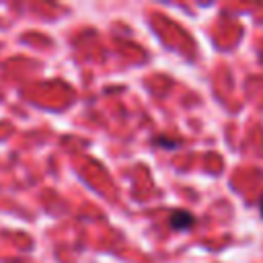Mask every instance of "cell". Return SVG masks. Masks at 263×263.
Here are the masks:
<instances>
[{
    "instance_id": "6da1fadb",
    "label": "cell",
    "mask_w": 263,
    "mask_h": 263,
    "mask_svg": "<svg viewBox=\"0 0 263 263\" xmlns=\"http://www.w3.org/2000/svg\"><path fill=\"white\" fill-rule=\"evenodd\" d=\"M168 224L173 230H189L195 224V216L187 210H173L168 216Z\"/></svg>"
},
{
    "instance_id": "7a4b0ae2",
    "label": "cell",
    "mask_w": 263,
    "mask_h": 263,
    "mask_svg": "<svg viewBox=\"0 0 263 263\" xmlns=\"http://www.w3.org/2000/svg\"><path fill=\"white\" fill-rule=\"evenodd\" d=\"M152 144H154V146H158V148H164V150H175V148H179V146H181V142H179V140L168 138V136H158V138H154V140H152Z\"/></svg>"
},
{
    "instance_id": "3957f363",
    "label": "cell",
    "mask_w": 263,
    "mask_h": 263,
    "mask_svg": "<svg viewBox=\"0 0 263 263\" xmlns=\"http://www.w3.org/2000/svg\"><path fill=\"white\" fill-rule=\"evenodd\" d=\"M259 214H261V218H263V197L259 199Z\"/></svg>"
}]
</instances>
